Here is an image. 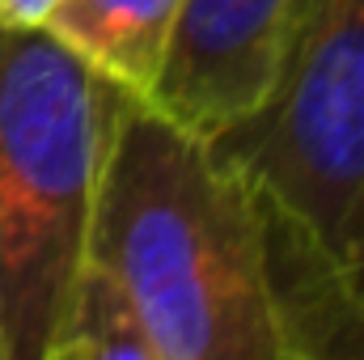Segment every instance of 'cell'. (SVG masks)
Instances as JSON below:
<instances>
[{
  "instance_id": "obj_1",
  "label": "cell",
  "mask_w": 364,
  "mask_h": 360,
  "mask_svg": "<svg viewBox=\"0 0 364 360\" xmlns=\"http://www.w3.org/2000/svg\"><path fill=\"white\" fill-rule=\"evenodd\" d=\"M85 259L132 297L157 360H284L267 242L212 140L119 93L93 191Z\"/></svg>"
},
{
  "instance_id": "obj_2",
  "label": "cell",
  "mask_w": 364,
  "mask_h": 360,
  "mask_svg": "<svg viewBox=\"0 0 364 360\" xmlns=\"http://www.w3.org/2000/svg\"><path fill=\"white\" fill-rule=\"evenodd\" d=\"M212 149L259 212L292 356H331L364 263V0H296L267 102Z\"/></svg>"
},
{
  "instance_id": "obj_3",
  "label": "cell",
  "mask_w": 364,
  "mask_h": 360,
  "mask_svg": "<svg viewBox=\"0 0 364 360\" xmlns=\"http://www.w3.org/2000/svg\"><path fill=\"white\" fill-rule=\"evenodd\" d=\"M119 93L47 30H0V360L51 352Z\"/></svg>"
},
{
  "instance_id": "obj_4",
  "label": "cell",
  "mask_w": 364,
  "mask_h": 360,
  "mask_svg": "<svg viewBox=\"0 0 364 360\" xmlns=\"http://www.w3.org/2000/svg\"><path fill=\"white\" fill-rule=\"evenodd\" d=\"M292 4L182 0L170 55L144 102L203 140L237 127L272 93Z\"/></svg>"
},
{
  "instance_id": "obj_5",
  "label": "cell",
  "mask_w": 364,
  "mask_h": 360,
  "mask_svg": "<svg viewBox=\"0 0 364 360\" xmlns=\"http://www.w3.org/2000/svg\"><path fill=\"white\" fill-rule=\"evenodd\" d=\"M178 13L182 0H60L47 34L114 90L149 97L170 55Z\"/></svg>"
},
{
  "instance_id": "obj_6",
  "label": "cell",
  "mask_w": 364,
  "mask_h": 360,
  "mask_svg": "<svg viewBox=\"0 0 364 360\" xmlns=\"http://www.w3.org/2000/svg\"><path fill=\"white\" fill-rule=\"evenodd\" d=\"M47 360H157L132 297L93 259L81 263L68 288Z\"/></svg>"
},
{
  "instance_id": "obj_7",
  "label": "cell",
  "mask_w": 364,
  "mask_h": 360,
  "mask_svg": "<svg viewBox=\"0 0 364 360\" xmlns=\"http://www.w3.org/2000/svg\"><path fill=\"white\" fill-rule=\"evenodd\" d=\"M60 0H0V30H47Z\"/></svg>"
}]
</instances>
